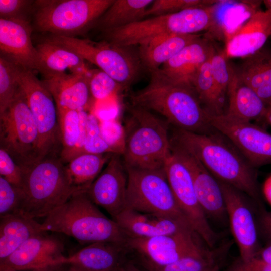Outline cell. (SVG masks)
Instances as JSON below:
<instances>
[{"label": "cell", "mask_w": 271, "mask_h": 271, "mask_svg": "<svg viewBox=\"0 0 271 271\" xmlns=\"http://www.w3.org/2000/svg\"><path fill=\"white\" fill-rule=\"evenodd\" d=\"M32 28L27 19L0 18L1 57L42 74L39 56L31 39Z\"/></svg>", "instance_id": "18"}, {"label": "cell", "mask_w": 271, "mask_h": 271, "mask_svg": "<svg viewBox=\"0 0 271 271\" xmlns=\"http://www.w3.org/2000/svg\"><path fill=\"white\" fill-rule=\"evenodd\" d=\"M127 265L131 271H148L136 261H128Z\"/></svg>", "instance_id": "47"}, {"label": "cell", "mask_w": 271, "mask_h": 271, "mask_svg": "<svg viewBox=\"0 0 271 271\" xmlns=\"http://www.w3.org/2000/svg\"><path fill=\"white\" fill-rule=\"evenodd\" d=\"M271 37V9L259 10L226 38L225 54L229 58H246L258 52Z\"/></svg>", "instance_id": "19"}, {"label": "cell", "mask_w": 271, "mask_h": 271, "mask_svg": "<svg viewBox=\"0 0 271 271\" xmlns=\"http://www.w3.org/2000/svg\"><path fill=\"white\" fill-rule=\"evenodd\" d=\"M259 215L257 222L259 234H261L268 243L271 241V212L265 209L259 210Z\"/></svg>", "instance_id": "44"}, {"label": "cell", "mask_w": 271, "mask_h": 271, "mask_svg": "<svg viewBox=\"0 0 271 271\" xmlns=\"http://www.w3.org/2000/svg\"><path fill=\"white\" fill-rule=\"evenodd\" d=\"M114 220L128 237L146 238L188 231L194 232L187 222L127 208Z\"/></svg>", "instance_id": "21"}, {"label": "cell", "mask_w": 271, "mask_h": 271, "mask_svg": "<svg viewBox=\"0 0 271 271\" xmlns=\"http://www.w3.org/2000/svg\"><path fill=\"white\" fill-rule=\"evenodd\" d=\"M216 256L213 251L205 255L187 256L172 264L148 270L219 271Z\"/></svg>", "instance_id": "35"}, {"label": "cell", "mask_w": 271, "mask_h": 271, "mask_svg": "<svg viewBox=\"0 0 271 271\" xmlns=\"http://www.w3.org/2000/svg\"><path fill=\"white\" fill-rule=\"evenodd\" d=\"M126 168L128 175L126 208L188 223L177 205L164 169Z\"/></svg>", "instance_id": "9"}, {"label": "cell", "mask_w": 271, "mask_h": 271, "mask_svg": "<svg viewBox=\"0 0 271 271\" xmlns=\"http://www.w3.org/2000/svg\"><path fill=\"white\" fill-rule=\"evenodd\" d=\"M21 69L0 57V114L8 108L20 87L18 79Z\"/></svg>", "instance_id": "33"}, {"label": "cell", "mask_w": 271, "mask_h": 271, "mask_svg": "<svg viewBox=\"0 0 271 271\" xmlns=\"http://www.w3.org/2000/svg\"><path fill=\"white\" fill-rule=\"evenodd\" d=\"M0 175L14 186L22 188V168L5 150L0 148Z\"/></svg>", "instance_id": "41"}, {"label": "cell", "mask_w": 271, "mask_h": 271, "mask_svg": "<svg viewBox=\"0 0 271 271\" xmlns=\"http://www.w3.org/2000/svg\"><path fill=\"white\" fill-rule=\"evenodd\" d=\"M131 101L133 106L160 114L177 128L197 133L214 130L194 90L171 82L158 70L150 72L148 84L133 94Z\"/></svg>", "instance_id": "2"}, {"label": "cell", "mask_w": 271, "mask_h": 271, "mask_svg": "<svg viewBox=\"0 0 271 271\" xmlns=\"http://www.w3.org/2000/svg\"><path fill=\"white\" fill-rule=\"evenodd\" d=\"M18 81L39 133L37 162L50 156L60 157L61 136L57 109L52 95L33 71L22 68Z\"/></svg>", "instance_id": "10"}, {"label": "cell", "mask_w": 271, "mask_h": 271, "mask_svg": "<svg viewBox=\"0 0 271 271\" xmlns=\"http://www.w3.org/2000/svg\"><path fill=\"white\" fill-rule=\"evenodd\" d=\"M122 154L125 167L144 170L164 169L171 154L168 122L151 111L132 105Z\"/></svg>", "instance_id": "5"}, {"label": "cell", "mask_w": 271, "mask_h": 271, "mask_svg": "<svg viewBox=\"0 0 271 271\" xmlns=\"http://www.w3.org/2000/svg\"><path fill=\"white\" fill-rule=\"evenodd\" d=\"M171 149L189 172L197 197L206 216L224 219L227 215L218 180L195 156L171 140Z\"/></svg>", "instance_id": "17"}, {"label": "cell", "mask_w": 271, "mask_h": 271, "mask_svg": "<svg viewBox=\"0 0 271 271\" xmlns=\"http://www.w3.org/2000/svg\"><path fill=\"white\" fill-rule=\"evenodd\" d=\"M193 231L139 238L128 237L126 246L137 256L138 263L147 270L163 267L190 256L205 255L212 251L198 244Z\"/></svg>", "instance_id": "11"}, {"label": "cell", "mask_w": 271, "mask_h": 271, "mask_svg": "<svg viewBox=\"0 0 271 271\" xmlns=\"http://www.w3.org/2000/svg\"><path fill=\"white\" fill-rule=\"evenodd\" d=\"M66 271H85V270L73 265H69L68 268Z\"/></svg>", "instance_id": "49"}, {"label": "cell", "mask_w": 271, "mask_h": 271, "mask_svg": "<svg viewBox=\"0 0 271 271\" xmlns=\"http://www.w3.org/2000/svg\"><path fill=\"white\" fill-rule=\"evenodd\" d=\"M215 51L207 39L200 37L185 47L158 70L171 82L193 89V82L199 69Z\"/></svg>", "instance_id": "20"}, {"label": "cell", "mask_w": 271, "mask_h": 271, "mask_svg": "<svg viewBox=\"0 0 271 271\" xmlns=\"http://www.w3.org/2000/svg\"><path fill=\"white\" fill-rule=\"evenodd\" d=\"M33 1L0 0V18L24 19V12L30 6H32Z\"/></svg>", "instance_id": "42"}, {"label": "cell", "mask_w": 271, "mask_h": 271, "mask_svg": "<svg viewBox=\"0 0 271 271\" xmlns=\"http://www.w3.org/2000/svg\"><path fill=\"white\" fill-rule=\"evenodd\" d=\"M61 136V150L60 158L66 165L77 145L80 136L79 110L63 109L57 110Z\"/></svg>", "instance_id": "32"}, {"label": "cell", "mask_w": 271, "mask_h": 271, "mask_svg": "<svg viewBox=\"0 0 271 271\" xmlns=\"http://www.w3.org/2000/svg\"><path fill=\"white\" fill-rule=\"evenodd\" d=\"M0 218V263L28 240L45 232L41 229V224L34 219L19 214Z\"/></svg>", "instance_id": "27"}, {"label": "cell", "mask_w": 271, "mask_h": 271, "mask_svg": "<svg viewBox=\"0 0 271 271\" xmlns=\"http://www.w3.org/2000/svg\"><path fill=\"white\" fill-rule=\"evenodd\" d=\"M128 252L125 244L96 242L65 256L61 264L75 265L85 271H115L128 261Z\"/></svg>", "instance_id": "23"}, {"label": "cell", "mask_w": 271, "mask_h": 271, "mask_svg": "<svg viewBox=\"0 0 271 271\" xmlns=\"http://www.w3.org/2000/svg\"><path fill=\"white\" fill-rule=\"evenodd\" d=\"M227 59L224 50H216L211 59V72L219 104L223 110L230 79L229 64Z\"/></svg>", "instance_id": "36"}, {"label": "cell", "mask_w": 271, "mask_h": 271, "mask_svg": "<svg viewBox=\"0 0 271 271\" xmlns=\"http://www.w3.org/2000/svg\"><path fill=\"white\" fill-rule=\"evenodd\" d=\"M121 155L113 154L104 170L85 193L114 219L126 209L128 175Z\"/></svg>", "instance_id": "16"}, {"label": "cell", "mask_w": 271, "mask_h": 271, "mask_svg": "<svg viewBox=\"0 0 271 271\" xmlns=\"http://www.w3.org/2000/svg\"><path fill=\"white\" fill-rule=\"evenodd\" d=\"M209 121L254 167L271 164V134L251 122L233 119L225 114H209Z\"/></svg>", "instance_id": "13"}, {"label": "cell", "mask_w": 271, "mask_h": 271, "mask_svg": "<svg viewBox=\"0 0 271 271\" xmlns=\"http://www.w3.org/2000/svg\"><path fill=\"white\" fill-rule=\"evenodd\" d=\"M235 70L240 79L254 90L266 106L271 105V48L264 47L245 58Z\"/></svg>", "instance_id": "26"}, {"label": "cell", "mask_w": 271, "mask_h": 271, "mask_svg": "<svg viewBox=\"0 0 271 271\" xmlns=\"http://www.w3.org/2000/svg\"><path fill=\"white\" fill-rule=\"evenodd\" d=\"M218 181L222 192L231 232L239 247V257L243 260H248L262 248L259 241L256 220L241 192L228 184Z\"/></svg>", "instance_id": "14"}, {"label": "cell", "mask_w": 271, "mask_h": 271, "mask_svg": "<svg viewBox=\"0 0 271 271\" xmlns=\"http://www.w3.org/2000/svg\"><path fill=\"white\" fill-rule=\"evenodd\" d=\"M263 2L266 9H271V0H265V1H263Z\"/></svg>", "instance_id": "51"}, {"label": "cell", "mask_w": 271, "mask_h": 271, "mask_svg": "<svg viewBox=\"0 0 271 271\" xmlns=\"http://www.w3.org/2000/svg\"><path fill=\"white\" fill-rule=\"evenodd\" d=\"M211 57L199 69L193 82V88L206 110L211 115H219L224 112L219 104L211 72Z\"/></svg>", "instance_id": "31"}, {"label": "cell", "mask_w": 271, "mask_h": 271, "mask_svg": "<svg viewBox=\"0 0 271 271\" xmlns=\"http://www.w3.org/2000/svg\"><path fill=\"white\" fill-rule=\"evenodd\" d=\"M39 139L36 122L20 87L8 108L0 114V148L24 168L37 162Z\"/></svg>", "instance_id": "8"}, {"label": "cell", "mask_w": 271, "mask_h": 271, "mask_svg": "<svg viewBox=\"0 0 271 271\" xmlns=\"http://www.w3.org/2000/svg\"><path fill=\"white\" fill-rule=\"evenodd\" d=\"M224 271H271V264L254 258L245 261L239 257Z\"/></svg>", "instance_id": "43"}, {"label": "cell", "mask_w": 271, "mask_h": 271, "mask_svg": "<svg viewBox=\"0 0 271 271\" xmlns=\"http://www.w3.org/2000/svg\"><path fill=\"white\" fill-rule=\"evenodd\" d=\"M164 169L180 210L194 231L209 247L213 248L219 236L208 222L188 169L172 151Z\"/></svg>", "instance_id": "12"}, {"label": "cell", "mask_w": 271, "mask_h": 271, "mask_svg": "<svg viewBox=\"0 0 271 271\" xmlns=\"http://www.w3.org/2000/svg\"><path fill=\"white\" fill-rule=\"evenodd\" d=\"M153 0H114L97 21L102 31L122 27L144 19Z\"/></svg>", "instance_id": "30"}, {"label": "cell", "mask_w": 271, "mask_h": 271, "mask_svg": "<svg viewBox=\"0 0 271 271\" xmlns=\"http://www.w3.org/2000/svg\"><path fill=\"white\" fill-rule=\"evenodd\" d=\"M46 232L26 241L0 263V271H51L62 266L64 244Z\"/></svg>", "instance_id": "15"}, {"label": "cell", "mask_w": 271, "mask_h": 271, "mask_svg": "<svg viewBox=\"0 0 271 271\" xmlns=\"http://www.w3.org/2000/svg\"><path fill=\"white\" fill-rule=\"evenodd\" d=\"M113 154L112 151L103 139L100 128V121L94 113H89L84 154Z\"/></svg>", "instance_id": "39"}, {"label": "cell", "mask_w": 271, "mask_h": 271, "mask_svg": "<svg viewBox=\"0 0 271 271\" xmlns=\"http://www.w3.org/2000/svg\"><path fill=\"white\" fill-rule=\"evenodd\" d=\"M200 37L196 34H169L139 45L137 55L142 67L150 73L159 69L185 47Z\"/></svg>", "instance_id": "25"}, {"label": "cell", "mask_w": 271, "mask_h": 271, "mask_svg": "<svg viewBox=\"0 0 271 271\" xmlns=\"http://www.w3.org/2000/svg\"><path fill=\"white\" fill-rule=\"evenodd\" d=\"M101 136L110 148L113 154L122 155L125 145V130L115 119L100 121Z\"/></svg>", "instance_id": "40"}, {"label": "cell", "mask_w": 271, "mask_h": 271, "mask_svg": "<svg viewBox=\"0 0 271 271\" xmlns=\"http://www.w3.org/2000/svg\"><path fill=\"white\" fill-rule=\"evenodd\" d=\"M41 224L43 231L62 233L81 244L112 242L126 245L128 238L118 223L106 217L85 192L73 194Z\"/></svg>", "instance_id": "3"}, {"label": "cell", "mask_w": 271, "mask_h": 271, "mask_svg": "<svg viewBox=\"0 0 271 271\" xmlns=\"http://www.w3.org/2000/svg\"><path fill=\"white\" fill-rule=\"evenodd\" d=\"M89 70L44 77L42 81L52 95L57 110H86L92 98L88 83Z\"/></svg>", "instance_id": "22"}, {"label": "cell", "mask_w": 271, "mask_h": 271, "mask_svg": "<svg viewBox=\"0 0 271 271\" xmlns=\"http://www.w3.org/2000/svg\"><path fill=\"white\" fill-rule=\"evenodd\" d=\"M263 192L266 199L271 205V176L264 183Z\"/></svg>", "instance_id": "46"}, {"label": "cell", "mask_w": 271, "mask_h": 271, "mask_svg": "<svg viewBox=\"0 0 271 271\" xmlns=\"http://www.w3.org/2000/svg\"><path fill=\"white\" fill-rule=\"evenodd\" d=\"M171 140L195 156L217 180L228 184L263 207L255 168L225 136L215 130L197 133L175 128Z\"/></svg>", "instance_id": "1"}, {"label": "cell", "mask_w": 271, "mask_h": 271, "mask_svg": "<svg viewBox=\"0 0 271 271\" xmlns=\"http://www.w3.org/2000/svg\"><path fill=\"white\" fill-rule=\"evenodd\" d=\"M221 1L202 0H154L147 9L145 17L175 13L181 10L200 6L213 5Z\"/></svg>", "instance_id": "37"}, {"label": "cell", "mask_w": 271, "mask_h": 271, "mask_svg": "<svg viewBox=\"0 0 271 271\" xmlns=\"http://www.w3.org/2000/svg\"><path fill=\"white\" fill-rule=\"evenodd\" d=\"M264 119L271 125V106L267 107Z\"/></svg>", "instance_id": "48"}, {"label": "cell", "mask_w": 271, "mask_h": 271, "mask_svg": "<svg viewBox=\"0 0 271 271\" xmlns=\"http://www.w3.org/2000/svg\"><path fill=\"white\" fill-rule=\"evenodd\" d=\"M259 261L271 264V241L267 243L253 257Z\"/></svg>", "instance_id": "45"}, {"label": "cell", "mask_w": 271, "mask_h": 271, "mask_svg": "<svg viewBox=\"0 0 271 271\" xmlns=\"http://www.w3.org/2000/svg\"><path fill=\"white\" fill-rule=\"evenodd\" d=\"M42 68L44 77L60 73L87 72L85 61L69 49L54 43L47 39L35 46Z\"/></svg>", "instance_id": "28"}, {"label": "cell", "mask_w": 271, "mask_h": 271, "mask_svg": "<svg viewBox=\"0 0 271 271\" xmlns=\"http://www.w3.org/2000/svg\"><path fill=\"white\" fill-rule=\"evenodd\" d=\"M114 1H35V25L40 31L74 37L97 21Z\"/></svg>", "instance_id": "6"}, {"label": "cell", "mask_w": 271, "mask_h": 271, "mask_svg": "<svg viewBox=\"0 0 271 271\" xmlns=\"http://www.w3.org/2000/svg\"><path fill=\"white\" fill-rule=\"evenodd\" d=\"M111 153L80 155L65 165L70 181L76 192H85L108 163Z\"/></svg>", "instance_id": "29"}, {"label": "cell", "mask_w": 271, "mask_h": 271, "mask_svg": "<svg viewBox=\"0 0 271 271\" xmlns=\"http://www.w3.org/2000/svg\"><path fill=\"white\" fill-rule=\"evenodd\" d=\"M46 39L94 64L124 88L136 81L143 68L137 54L131 52L129 47L119 46L105 40L96 42L62 35H51Z\"/></svg>", "instance_id": "7"}, {"label": "cell", "mask_w": 271, "mask_h": 271, "mask_svg": "<svg viewBox=\"0 0 271 271\" xmlns=\"http://www.w3.org/2000/svg\"><path fill=\"white\" fill-rule=\"evenodd\" d=\"M230 79L227 93L228 117L239 121L251 122L264 119L267 107L251 87L238 75L235 68L229 64Z\"/></svg>", "instance_id": "24"}, {"label": "cell", "mask_w": 271, "mask_h": 271, "mask_svg": "<svg viewBox=\"0 0 271 271\" xmlns=\"http://www.w3.org/2000/svg\"><path fill=\"white\" fill-rule=\"evenodd\" d=\"M22 199L19 214L46 217L76 193L59 156H50L21 168Z\"/></svg>", "instance_id": "4"}, {"label": "cell", "mask_w": 271, "mask_h": 271, "mask_svg": "<svg viewBox=\"0 0 271 271\" xmlns=\"http://www.w3.org/2000/svg\"><path fill=\"white\" fill-rule=\"evenodd\" d=\"M88 83L91 96L96 101L106 100L124 89L110 76L99 68L89 69Z\"/></svg>", "instance_id": "34"}, {"label": "cell", "mask_w": 271, "mask_h": 271, "mask_svg": "<svg viewBox=\"0 0 271 271\" xmlns=\"http://www.w3.org/2000/svg\"><path fill=\"white\" fill-rule=\"evenodd\" d=\"M127 263L124 264V265L121 266L120 267L118 268L115 271H131L129 268H128Z\"/></svg>", "instance_id": "50"}, {"label": "cell", "mask_w": 271, "mask_h": 271, "mask_svg": "<svg viewBox=\"0 0 271 271\" xmlns=\"http://www.w3.org/2000/svg\"><path fill=\"white\" fill-rule=\"evenodd\" d=\"M22 191L0 176V217L19 214Z\"/></svg>", "instance_id": "38"}, {"label": "cell", "mask_w": 271, "mask_h": 271, "mask_svg": "<svg viewBox=\"0 0 271 271\" xmlns=\"http://www.w3.org/2000/svg\"><path fill=\"white\" fill-rule=\"evenodd\" d=\"M271 106V105H270L269 107Z\"/></svg>", "instance_id": "52"}]
</instances>
